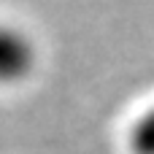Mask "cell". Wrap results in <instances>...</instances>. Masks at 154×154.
Here are the masks:
<instances>
[{"mask_svg": "<svg viewBox=\"0 0 154 154\" xmlns=\"http://www.w3.org/2000/svg\"><path fill=\"white\" fill-rule=\"evenodd\" d=\"M38 65V49L32 38L11 24L0 22V87H16L32 76Z\"/></svg>", "mask_w": 154, "mask_h": 154, "instance_id": "cell-1", "label": "cell"}, {"mask_svg": "<svg viewBox=\"0 0 154 154\" xmlns=\"http://www.w3.org/2000/svg\"><path fill=\"white\" fill-rule=\"evenodd\" d=\"M127 146H130V154H154V108L143 111L133 122Z\"/></svg>", "mask_w": 154, "mask_h": 154, "instance_id": "cell-2", "label": "cell"}]
</instances>
